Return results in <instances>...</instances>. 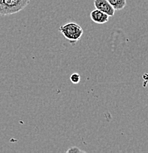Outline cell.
<instances>
[{
  "mask_svg": "<svg viewBox=\"0 0 148 153\" xmlns=\"http://www.w3.org/2000/svg\"><path fill=\"white\" fill-rule=\"evenodd\" d=\"M30 0H0V16L16 13L29 4Z\"/></svg>",
  "mask_w": 148,
  "mask_h": 153,
  "instance_id": "6da1fadb",
  "label": "cell"
},
{
  "mask_svg": "<svg viewBox=\"0 0 148 153\" xmlns=\"http://www.w3.org/2000/svg\"><path fill=\"white\" fill-rule=\"evenodd\" d=\"M60 32L63 37L67 39L71 44H74L80 39L83 34V30L77 23L69 22L62 25L59 28Z\"/></svg>",
  "mask_w": 148,
  "mask_h": 153,
  "instance_id": "7a4b0ae2",
  "label": "cell"
},
{
  "mask_svg": "<svg viewBox=\"0 0 148 153\" xmlns=\"http://www.w3.org/2000/svg\"><path fill=\"white\" fill-rule=\"evenodd\" d=\"M94 4L95 8L106 13L109 16V17L114 16L115 14L116 10L111 5L108 0H94Z\"/></svg>",
  "mask_w": 148,
  "mask_h": 153,
  "instance_id": "3957f363",
  "label": "cell"
},
{
  "mask_svg": "<svg viewBox=\"0 0 148 153\" xmlns=\"http://www.w3.org/2000/svg\"><path fill=\"white\" fill-rule=\"evenodd\" d=\"M90 17L94 22L97 24H100V25L106 24L109 20V16L97 9L94 10L91 12Z\"/></svg>",
  "mask_w": 148,
  "mask_h": 153,
  "instance_id": "277c9868",
  "label": "cell"
},
{
  "mask_svg": "<svg viewBox=\"0 0 148 153\" xmlns=\"http://www.w3.org/2000/svg\"><path fill=\"white\" fill-rule=\"evenodd\" d=\"M116 11L124 9L127 4L126 0H108Z\"/></svg>",
  "mask_w": 148,
  "mask_h": 153,
  "instance_id": "5b68a950",
  "label": "cell"
},
{
  "mask_svg": "<svg viewBox=\"0 0 148 153\" xmlns=\"http://www.w3.org/2000/svg\"><path fill=\"white\" fill-rule=\"evenodd\" d=\"M80 75L79 74H77V73H74V74H71V76H70V80H71V82L73 84L79 83V82L80 81Z\"/></svg>",
  "mask_w": 148,
  "mask_h": 153,
  "instance_id": "8992f818",
  "label": "cell"
},
{
  "mask_svg": "<svg viewBox=\"0 0 148 153\" xmlns=\"http://www.w3.org/2000/svg\"><path fill=\"white\" fill-rule=\"evenodd\" d=\"M76 152H85L84 151L80 149L77 146H71L70 147L67 151H66V153H76Z\"/></svg>",
  "mask_w": 148,
  "mask_h": 153,
  "instance_id": "52a82bcc",
  "label": "cell"
}]
</instances>
